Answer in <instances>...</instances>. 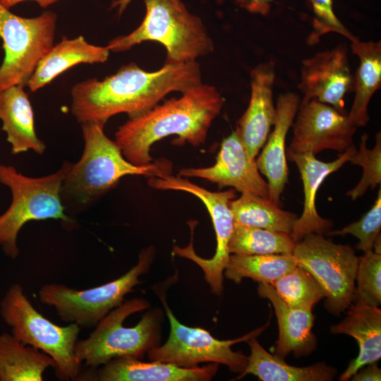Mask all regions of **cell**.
Segmentation results:
<instances>
[{
	"instance_id": "21",
	"label": "cell",
	"mask_w": 381,
	"mask_h": 381,
	"mask_svg": "<svg viewBox=\"0 0 381 381\" xmlns=\"http://www.w3.org/2000/svg\"><path fill=\"white\" fill-rule=\"evenodd\" d=\"M346 317L331 327L332 334H344L354 338L359 347L358 356L340 375L347 381L363 365L377 363L381 358V310L378 307L351 303Z\"/></svg>"
},
{
	"instance_id": "33",
	"label": "cell",
	"mask_w": 381,
	"mask_h": 381,
	"mask_svg": "<svg viewBox=\"0 0 381 381\" xmlns=\"http://www.w3.org/2000/svg\"><path fill=\"white\" fill-rule=\"evenodd\" d=\"M381 228V189L379 188L377 199L373 205L358 221L354 222L340 230L329 231L327 236H342L351 234L359 242L357 249L363 253L373 250L374 242Z\"/></svg>"
},
{
	"instance_id": "9",
	"label": "cell",
	"mask_w": 381,
	"mask_h": 381,
	"mask_svg": "<svg viewBox=\"0 0 381 381\" xmlns=\"http://www.w3.org/2000/svg\"><path fill=\"white\" fill-rule=\"evenodd\" d=\"M56 18L50 11L23 18L0 5V37L5 54L0 66V92L28 85L40 60L54 46Z\"/></svg>"
},
{
	"instance_id": "36",
	"label": "cell",
	"mask_w": 381,
	"mask_h": 381,
	"mask_svg": "<svg viewBox=\"0 0 381 381\" xmlns=\"http://www.w3.org/2000/svg\"><path fill=\"white\" fill-rule=\"evenodd\" d=\"M353 381H380L381 370L377 363H372L361 367L352 377Z\"/></svg>"
},
{
	"instance_id": "16",
	"label": "cell",
	"mask_w": 381,
	"mask_h": 381,
	"mask_svg": "<svg viewBox=\"0 0 381 381\" xmlns=\"http://www.w3.org/2000/svg\"><path fill=\"white\" fill-rule=\"evenodd\" d=\"M275 64L272 61L257 65L250 72L249 104L238 119L236 131L252 159H255L263 147L275 121Z\"/></svg>"
},
{
	"instance_id": "2",
	"label": "cell",
	"mask_w": 381,
	"mask_h": 381,
	"mask_svg": "<svg viewBox=\"0 0 381 381\" xmlns=\"http://www.w3.org/2000/svg\"><path fill=\"white\" fill-rule=\"evenodd\" d=\"M225 99L214 85L200 83L128 119L115 133V142L124 157L137 166L152 163L150 152L157 141L169 135L178 142L198 147L219 116Z\"/></svg>"
},
{
	"instance_id": "31",
	"label": "cell",
	"mask_w": 381,
	"mask_h": 381,
	"mask_svg": "<svg viewBox=\"0 0 381 381\" xmlns=\"http://www.w3.org/2000/svg\"><path fill=\"white\" fill-rule=\"evenodd\" d=\"M352 303L378 307L381 303V254L372 251L359 257Z\"/></svg>"
},
{
	"instance_id": "3",
	"label": "cell",
	"mask_w": 381,
	"mask_h": 381,
	"mask_svg": "<svg viewBox=\"0 0 381 381\" xmlns=\"http://www.w3.org/2000/svg\"><path fill=\"white\" fill-rule=\"evenodd\" d=\"M104 127L97 122L82 124L83 152L76 163H71L61 190L66 210L80 212L87 209L125 176L162 177L171 174L172 165L164 159L146 166H137L128 161L116 143L106 135Z\"/></svg>"
},
{
	"instance_id": "20",
	"label": "cell",
	"mask_w": 381,
	"mask_h": 381,
	"mask_svg": "<svg viewBox=\"0 0 381 381\" xmlns=\"http://www.w3.org/2000/svg\"><path fill=\"white\" fill-rule=\"evenodd\" d=\"M258 295L272 304L277 319L279 337L274 355L284 358L292 353L296 357L307 356L317 348V339L312 327V309L289 306L278 296L271 284L259 283Z\"/></svg>"
},
{
	"instance_id": "5",
	"label": "cell",
	"mask_w": 381,
	"mask_h": 381,
	"mask_svg": "<svg viewBox=\"0 0 381 381\" xmlns=\"http://www.w3.org/2000/svg\"><path fill=\"white\" fill-rule=\"evenodd\" d=\"M149 307L145 299L135 298L111 310L88 337L76 341L78 361L95 369L117 357L140 359L150 349L158 346L163 316L160 309L147 311L133 327L123 326L128 316Z\"/></svg>"
},
{
	"instance_id": "25",
	"label": "cell",
	"mask_w": 381,
	"mask_h": 381,
	"mask_svg": "<svg viewBox=\"0 0 381 381\" xmlns=\"http://www.w3.org/2000/svg\"><path fill=\"white\" fill-rule=\"evenodd\" d=\"M351 50L359 59L353 75L354 99L347 116L354 126H365L369 121L368 107L374 93L381 87V42H351Z\"/></svg>"
},
{
	"instance_id": "29",
	"label": "cell",
	"mask_w": 381,
	"mask_h": 381,
	"mask_svg": "<svg viewBox=\"0 0 381 381\" xmlns=\"http://www.w3.org/2000/svg\"><path fill=\"white\" fill-rule=\"evenodd\" d=\"M296 243L290 234L234 223L229 250L238 255L289 254Z\"/></svg>"
},
{
	"instance_id": "8",
	"label": "cell",
	"mask_w": 381,
	"mask_h": 381,
	"mask_svg": "<svg viewBox=\"0 0 381 381\" xmlns=\"http://www.w3.org/2000/svg\"><path fill=\"white\" fill-rule=\"evenodd\" d=\"M155 248H144L137 264L116 279L85 290L63 284L50 283L39 290L40 301L54 307L61 320L80 328L95 327L111 310L124 301L126 294L141 284L139 277L147 272L153 261Z\"/></svg>"
},
{
	"instance_id": "22",
	"label": "cell",
	"mask_w": 381,
	"mask_h": 381,
	"mask_svg": "<svg viewBox=\"0 0 381 381\" xmlns=\"http://www.w3.org/2000/svg\"><path fill=\"white\" fill-rule=\"evenodd\" d=\"M23 85H14L0 92V119L11 153L17 155L31 150L42 155L46 145L35 130L34 115L28 94Z\"/></svg>"
},
{
	"instance_id": "6",
	"label": "cell",
	"mask_w": 381,
	"mask_h": 381,
	"mask_svg": "<svg viewBox=\"0 0 381 381\" xmlns=\"http://www.w3.org/2000/svg\"><path fill=\"white\" fill-rule=\"evenodd\" d=\"M71 165L65 162L56 172L33 178L18 172L13 167L0 164V182L12 193L10 207L0 216V246L6 255L12 259L18 256V234L29 221L54 219L68 226L74 224V220L66 214L61 197Z\"/></svg>"
},
{
	"instance_id": "35",
	"label": "cell",
	"mask_w": 381,
	"mask_h": 381,
	"mask_svg": "<svg viewBox=\"0 0 381 381\" xmlns=\"http://www.w3.org/2000/svg\"><path fill=\"white\" fill-rule=\"evenodd\" d=\"M272 0H236L238 6L247 11L266 16L270 11Z\"/></svg>"
},
{
	"instance_id": "18",
	"label": "cell",
	"mask_w": 381,
	"mask_h": 381,
	"mask_svg": "<svg viewBox=\"0 0 381 381\" xmlns=\"http://www.w3.org/2000/svg\"><path fill=\"white\" fill-rule=\"evenodd\" d=\"M300 103V97L294 92H288L279 95L274 128L255 159L259 171L267 179L270 200L277 205L279 204L280 196L289 176L286 138Z\"/></svg>"
},
{
	"instance_id": "19",
	"label": "cell",
	"mask_w": 381,
	"mask_h": 381,
	"mask_svg": "<svg viewBox=\"0 0 381 381\" xmlns=\"http://www.w3.org/2000/svg\"><path fill=\"white\" fill-rule=\"evenodd\" d=\"M92 380L100 381H207L218 363L186 368L171 363H144L133 357H117L101 365Z\"/></svg>"
},
{
	"instance_id": "38",
	"label": "cell",
	"mask_w": 381,
	"mask_h": 381,
	"mask_svg": "<svg viewBox=\"0 0 381 381\" xmlns=\"http://www.w3.org/2000/svg\"><path fill=\"white\" fill-rule=\"evenodd\" d=\"M131 1L132 0H114L110 6V9H116L118 15L121 16Z\"/></svg>"
},
{
	"instance_id": "15",
	"label": "cell",
	"mask_w": 381,
	"mask_h": 381,
	"mask_svg": "<svg viewBox=\"0 0 381 381\" xmlns=\"http://www.w3.org/2000/svg\"><path fill=\"white\" fill-rule=\"evenodd\" d=\"M177 176L204 179L235 190L248 191L269 199V187L261 176L255 159L248 155L237 131L225 138L214 165L202 168H183Z\"/></svg>"
},
{
	"instance_id": "28",
	"label": "cell",
	"mask_w": 381,
	"mask_h": 381,
	"mask_svg": "<svg viewBox=\"0 0 381 381\" xmlns=\"http://www.w3.org/2000/svg\"><path fill=\"white\" fill-rule=\"evenodd\" d=\"M296 265V260L292 253L230 254L224 274L236 284H239L243 278H250L259 283L272 285Z\"/></svg>"
},
{
	"instance_id": "23",
	"label": "cell",
	"mask_w": 381,
	"mask_h": 381,
	"mask_svg": "<svg viewBox=\"0 0 381 381\" xmlns=\"http://www.w3.org/2000/svg\"><path fill=\"white\" fill-rule=\"evenodd\" d=\"M109 53L107 46L92 44L83 36L74 39L63 36L61 42L54 45L40 60L27 85L30 91L35 92L74 66L107 61Z\"/></svg>"
},
{
	"instance_id": "17",
	"label": "cell",
	"mask_w": 381,
	"mask_h": 381,
	"mask_svg": "<svg viewBox=\"0 0 381 381\" xmlns=\"http://www.w3.org/2000/svg\"><path fill=\"white\" fill-rule=\"evenodd\" d=\"M354 145L340 154L332 162H322L315 158L311 152L294 153L287 151L286 159L294 162L300 172L303 186V210L297 218L290 234L293 240L297 243L305 236L315 233L326 234L331 231L333 222L320 217L316 210L315 198L320 186L332 173L339 169L349 162L351 157L356 151Z\"/></svg>"
},
{
	"instance_id": "27",
	"label": "cell",
	"mask_w": 381,
	"mask_h": 381,
	"mask_svg": "<svg viewBox=\"0 0 381 381\" xmlns=\"http://www.w3.org/2000/svg\"><path fill=\"white\" fill-rule=\"evenodd\" d=\"M234 222L245 226L291 234L297 215L279 207L269 199L244 191L230 201Z\"/></svg>"
},
{
	"instance_id": "7",
	"label": "cell",
	"mask_w": 381,
	"mask_h": 381,
	"mask_svg": "<svg viewBox=\"0 0 381 381\" xmlns=\"http://www.w3.org/2000/svg\"><path fill=\"white\" fill-rule=\"evenodd\" d=\"M0 313L11 334L25 345L49 356L60 380H79L81 364L75 355L80 327L75 323L59 326L40 313L18 283L11 285L0 302Z\"/></svg>"
},
{
	"instance_id": "13",
	"label": "cell",
	"mask_w": 381,
	"mask_h": 381,
	"mask_svg": "<svg viewBox=\"0 0 381 381\" xmlns=\"http://www.w3.org/2000/svg\"><path fill=\"white\" fill-rule=\"evenodd\" d=\"M347 114L315 99H301L287 151L315 155L329 149L344 152L353 145L357 128L349 122Z\"/></svg>"
},
{
	"instance_id": "30",
	"label": "cell",
	"mask_w": 381,
	"mask_h": 381,
	"mask_svg": "<svg viewBox=\"0 0 381 381\" xmlns=\"http://www.w3.org/2000/svg\"><path fill=\"white\" fill-rule=\"evenodd\" d=\"M272 286L282 301L294 308L312 309L325 298L319 283L299 265L281 276Z\"/></svg>"
},
{
	"instance_id": "12",
	"label": "cell",
	"mask_w": 381,
	"mask_h": 381,
	"mask_svg": "<svg viewBox=\"0 0 381 381\" xmlns=\"http://www.w3.org/2000/svg\"><path fill=\"white\" fill-rule=\"evenodd\" d=\"M170 323V334L167 342L150 349L147 353L151 361L171 363L191 368L201 363L223 364L230 371L241 374L248 364V356L234 351L231 346L238 342L256 337L267 325L232 340H219L209 332L199 327L181 324L174 316L164 298L161 297Z\"/></svg>"
},
{
	"instance_id": "14",
	"label": "cell",
	"mask_w": 381,
	"mask_h": 381,
	"mask_svg": "<svg viewBox=\"0 0 381 381\" xmlns=\"http://www.w3.org/2000/svg\"><path fill=\"white\" fill-rule=\"evenodd\" d=\"M298 89L303 94L301 100L315 99L347 114L344 97L353 92V75L346 48L339 44L303 59Z\"/></svg>"
},
{
	"instance_id": "4",
	"label": "cell",
	"mask_w": 381,
	"mask_h": 381,
	"mask_svg": "<svg viewBox=\"0 0 381 381\" xmlns=\"http://www.w3.org/2000/svg\"><path fill=\"white\" fill-rule=\"evenodd\" d=\"M146 12L140 25L126 35L112 39L107 48L120 52L146 41L160 43L167 51V64L196 61L214 50V43L202 20L181 0H144Z\"/></svg>"
},
{
	"instance_id": "26",
	"label": "cell",
	"mask_w": 381,
	"mask_h": 381,
	"mask_svg": "<svg viewBox=\"0 0 381 381\" xmlns=\"http://www.w3.org/2000/svg\"><path fill=\"white\" fill-rule=\"evenodd\" d=\"M53 359L11 333L0 334V381H42Z\"/></svg>"
},
{
	"instance_id": "24",
	"label": "cell",
	"mask_w": 381,
	"mask_h": 381,
	"mask_svg": "<svg viewBox=\"0 0 381 381\" xmlns=\"http://www.w3.org/2000/svg\"><path fill=\"white\" fill-rule=\"evenodd\" d=\"M247 341L250 354L246 369L237 379L253 374L262 381H329L337 374L334 368L321 362L306 367L289 365L283 358L267 352L255 337Z\"/></svg>"
},
{
	"instance_id": "1",
	"label": "cell",
	"mask_w": 381,
	"mask_h": 381,
	"mask_svg": "<svg viewBox=\"0 0 381 381\" xmlns=\"http://www.w3.org/2000/svg\"><path fill=\"white\" fill-rule=\"evenodd\" d=\"M202 82L196 61L167 64L147 71L131 63L103 80L90 78L75 84L71 91V111L81 124L105 125L111 116L125 113L138 116L159 104L171 92L181 93Z\"/></svg>"
},
{
	"instance_id": "32",
	"label": "cell",
	"mask_w": 381,
	"mask_h": 381,
	"mask_svg": "<svg viewBox=\"0 0 381 381\" xmlns=\"http://www.w3.org/2000/svg\"><path fill=\"white\" fill-rule=\"evenodd\" d=\"M368 135L361 138L359 150L351 157L349 162L363 168V175L358 184L346 193L352 200L363 195L368 188L374 190L381 183V134H376L373 149L367 147Z\"/></svg>"
},
{
	"instance_id": "34",
	"label": "cell",
	"mask_w": 381,
	"mask_h": 381,
	"mask_svg": "<svg viewBox=\"0 0 381 381\" xmlns=\"http://www.w3.org/2000/svg\"><path fill=\"white\" fill-rule=\"evenodd\" d=\"M313 12L312 30L307 38L309 45L318 44L320 37L329 32H336L351 42L355 37L339 20L333 10L332 0H309Z\"/></svg>"
},
{
	"instance_id": "37",
	"label": "cell",
	"mask_w": 381,
	"mask_h": 381,
	"mask_svg": "<svg viewBox=\"0 0 381 381\" xmlns=\"http://www.w3.org/2000/svg\"><path fill=\"white\" fill-rule=\"evenodd\" d=\"M24 1H30V0H0V5L7 9H9L11 7ZM31 1H35L37 2L41 7L46 8L48 6L59 0H31Z\"/></svg>"
},
{
	"instance_id": "10",
	"label": "cell",
	"mask_w": 381,
	"mask_h": 381,
	"mask_svg": "<svg viewBox=\"0 0 381 381\" xmlns=\"http://www.w3.org/2000/svg\"><path fill=\"white\" fill-rule=\"evenodd\" d=\"M292 254L297 265L307 270L320 285L325 308L336 316L346 310L352 303L359 261L354 250L311 233L296 243Z\"/></svg>"
},
{
	"instance_id": "11",
	"label": "cell",
	"mask_w": 381,
	"mask_h": 381,
	"mask_svg": "<svg viewBox=\"0 0 381 381\" xmlns=\"http://www.w3.org/2000/svg\"><path fill=\"white\" fill-rule=\"evenodd\" d=\"M150 187L157 190H174L189 193L198 198L205 205L212 218L217 246L212 258L205 259L199 256L193 246V238L188 246L181 248L175 246L173 253L189 259L198 265L204 272L205 279L211 291L217 296L223 291L224 271L229 261V243L234 229V217L230 201L235 198L236 191L230 189L213 192L179 176L166 175L151 176L147 181Z\"/></svg>"
}]
</instances>
